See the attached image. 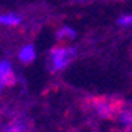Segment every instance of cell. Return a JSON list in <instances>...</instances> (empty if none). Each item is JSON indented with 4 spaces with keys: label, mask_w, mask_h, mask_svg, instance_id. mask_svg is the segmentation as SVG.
Here are the masks:
<instances>
[{
    "label": "cell",
    "mask_w": 132,
    "mask_h": 132,
    "mask_svg": "<svg viewBox=\"0 0 132 132\" xmlns=\"http://www.w3.org/2000/svg\"><path fill=\"white\" fill-rule=\"evenodd\" d=\"M76 48L71 47H55L51 50L50 57H48V65L52 73L60 70H64L68 64L74 60L76 57Z\"/></svg>",
    "instance_id": "cell-1"
},
{
    "label": "cell",
    "mask_w": 132,
    "mask_h": 132,
    "mask_svg": "<svg viewBox=\"0 0 132 132\" xmlns=\"http://www.w3.org/2000/svg\"><path fill=\"white\" fill-rule=\"evenodd\" d=\"M92 105H93L94 112H96L100 118L112 119V118H116V115H118V112H119L122 103L118 102V100L106 99V97H99V99H94Z\"/></svg>",
    "instance_id": "cell-2"
},
{
    "label": "cell",
    "mask_w": 132,
    "mask_h": 132,
    "mask_svg": "<svg viewBox=\"0 0 132 132\" xmlns=\"http://www.w3.org/2000/svg\"><path fill=\"white\" fill-rule=\"evenodd\" d=\"M57 36H58V38H70L71 39V38L76 36V31L71 29V28H68V26H64L57 32Z\"/></svg>",
    "instance_id": "cell-8"
},
{
    "label": "cell",
    "mask_w": 132,
    "mask_h": 132,
    "mask_svg": "<svg viewBox=\"0 0 132 132\" xmlns=\"http://www.w3.org/2000/svg\"><path fill=\"white\" fill-rule=\"evenodd\" d=\"M20 20H22V18L18 13H7V15L0 16V23L3 25H18L20 23Z\"/></svg>",
    "instance_id": "cell-7"
},
{
    "label": "cell",
    "mask_w": 132,
    "mask_h": 132,
    "mask_svg": "<svg viewBox=\"0 0 132 132\" xmlns=\"http://www.w3.org/2000/svg\"><path fill=\"white\" fill-rule=\"evenodd\" d=\"M118 23L122 25V26L132 25V15H123L122 18H119V19H118Z\"/></svg>",
    "instance_id": "cell-9"
},
{
    "label": "cell",
    "mask_w": 132,
    "mask_h": 132,
    "mask_svg": "<svg viewBox=\"0 0 132 132\" xmlns=\"http://www.w3.org/2000/svg\"><path fill=\"white\" fill-rule=\"evenodd\" d=\"M116 119L123 132H132V105H122L116 115Z\"/></svg>",
    "instance_id": "cell-3"
},
{
    "label": "cell",
    "mask_w": 132,
    "mask_h": 132,
    "mask_svg": "<svg viewBox=\"0 0 132 132\" xmlns=\"http://www.w3.org/2000/svg\"><path fill=\"white\" fill-rule=\"evenodd\" d=\"M2 131L3 132H28L29 131V123L25 119H15V120H10L9 123L3 125Z\"/></svg>",
    "instance_id": "cell-5"
},
{
    "label": "cell",
    "mask_w": 132,
    "mask_h": 132,
    "mask_svg": "<svg viewBox=\"0 0 132 132\" xmlns=\"http://www.w3.org/2000/svg\"><path fill=\"white\" fill-rule=\"evenodd\" d=\"M19 60L22 62H26V64L34 61V60H35V50H34V45H26V47L22 48V51H20V54H19Z\"/></svg>",
    "instance_id": "cell-6"
},
{
    "label": "cell",
    "mask_w": 132,
    "mask_h": 132,
    "mask_svg": "<svg viewBox=\"0 0 132 132\" xmlns=\"http://www.w3.org/2000/svg\"><path fill=\"white\" fill-rule=\"evenodd\" d=\"M15 83V76H13L12 65L9 61L0 62V92L4 86H10Z\"/></svg>",
    "instance_id": "cell-4"
}]
</instances>
